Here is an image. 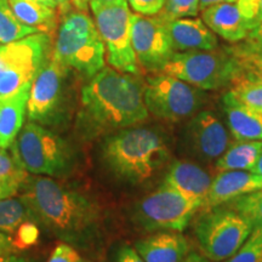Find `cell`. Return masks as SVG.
<instances>
[{
  "mask_svg": "<svg viewBox=\"0 0 262 262\" xmlns=\"http://www.w3.org/2000/svg\"><path fill=\"white\" fill-rule=\"evenodd\" d=\"M201 208L202 202L189 198L163 183L157 191L141 201L139 217L150 231L182 232Z\"/></svg>",
  "mask_w": 262,
  "mask_h": 262,
  "instance_id": "11",
  "label": "cell"
},
{
  "mask_svg": "<svg viewBox=\"0 0 262 262\" xmlns=\"http://www.w3.org/2000/svg\"><path fill=\"white\" fill-rule=\"evenodd\" d=\"M131 45L141 71L159 73L173 55L168 24L159 15L131 16Z\"/></svg>",
  "mask_w": 262,
  "mask_h": 262,
  "instance_id": "12",
  "label": "cell"
},
{
  "mask_svg": "<svg viewBox=\"0 0 262 262\" xmlns=\"http://www.w3.org/2000/svg\"><path fill=\"white\" fill-rule=\"evenodd\" d=\"M80 255L71 245L61 243L54 249L48 262H81Z\"/></svg>",
  "mask_w": 262,
  "mask_h": 262,
  "instance_id": "34",
  "label": "cell"
},
{
  "mask_svg": "<svg viewBox=\"0 0 262 262\" xmlns=\"http://www.w3.org/2000/svg\"><path fill=\"white\" fill-rule=\"evenodd\" d=\"M231 135L217 116L209 111L194 114L183 135L185 150L202 163H216L231 146Z\"/></svg>",
  "mask_w": 262,
  "mask_h": 262,
  "instance_id": "13",
  "label": "cell"
},
{
  "mask_svg": "<svg viewBox=\"0 0 262 262\" xmlns=\"http://www.w3.org/2000/svg\"><path fill=\"white\" fill-rule=\"evenodd\" d=\"M27 220H35V217L22 196L0 199V231L14 233L16 228Z\"/></svg>",
  "mask_w": 262,
  "mask_h": 262,
  "instance_id": "24",
  "label": "cell"
},
{
  "mask_svg": "<svg viewBox=\"0 0 262 262\" xmlns=\"http://www.w3.org/2000/svg\"><path fill=\"white\" fill-rule=\"evenodd\" d=\"M227 125L235 141H261L262 116L226 93L222 97Z\"/></svg>",
  "mask_w": 262,
  "mask_h": 262,
  "instance_id": "21",
  "label": "cell"
},
{
  "mask_svg": "<svg viewBox=\"0 0 262 262\" xmlns=\"http://www.w3.org/2000/svg\"><path fill=\"white\" fill-rule=\"evenodd\" d=\"M21 187L22 186L19 183L11 181H0V199L15 195Z\"/></svg>",
  "mask_w": 262,
  "mask_h": 262,
  "instance_id": "38",
  "label": "cell"
},
{
  "mask_svg": "<svg viewBox=\"0 0 262 262\" xmlns=\"http://www.w3.org/2000/svg\"><path fill=\"white\" fill-rule=\"evenodd\" d=\"M31 85L10 95H0V148H10L24 125Z\"/></svg>",
  "mask_w": 262,
  "mask_h": 262,
  "instance_id": "20",
  "label": "cell"
},
{
  "mask_svg": "<svg viewBox=\"0 0 262 262\" xmlns=\"http://www.w3.org/2000/svg\"><path fill=\"white\" fill-rule=\"evenodd\" d=\"M32 2H37V3H40V4H44V5L51 6V8L57 9V3L55 2V0H32Z\"/></svg>",
  "mask_w": 262,
  "mask_h": 262,
  "instance_id": "46",
  "label": "cell"
},
{
  "mask_svg": "<svg viewBox=\"0 0 262 262\" xmlns=\"http://www.w3.org/2000/svg\"><path fill=\"white\" fill-rule=\"evenodd\" d=\"M0 262H28V261L22 257L14 256V255H9V256H0Z\"/></svg>",
  "mask_w": 262,
  "mask_h": 262,
  "instance_id": "44",
  "label": "cell"
},
{
  "mask_svg": "<svg viewBox=\"0 0 262 262\" xmlns=\"http://www.w3.org/2000/svg\"><path fill=\"white\" fill-rule=\"evenodd\" d=\"M250 171L255 172V173H256V175L261 176V178H262V152H261L260 157H258V159H257L256 164H255V166L250 170Z\"/></svg>",
  "mask_w": 262,
  "mask_h": 262,
  "instance_id": "45",
  "label": "cell"
},
{
  "mask_svg": "<svg viewBox=\"0 0 262 262\" xmlns=\"http://www.w3.org/2000/svg\"><path fill=\"white\" fill-rule=\"evenodd\" d=\"M89 8L106 49V60L114 70L141 75L131 45V9L126 0H90Z\"/></svg>",
  "mask_w": 262,
  "mask_h": 262,
  "instance_id": "5",
  "label": "cell"
},
{
  "mask_svg": "<svg viewBox=\"0 0 262 262\" xmlns=\"http://www.w3.org/2000/svg\"><path fill=\"white\" fill-rule=\"evenodd\" d=\"M21 196L45 227L62 238L77 241L96 224L98 211L88 196L48 176L27 179Z\"/></svg>",
  "mask_w": 262,
  "mask_h": 262,
  "instance_id": "2",
  "label": "cell"
},
{
  "mask_svg": "<svg viewBox=\"0 0 262 262\" xmlns=\"http://www.w3.org/2000/svg\"><path fill=\"white\" fill-rule=\"evenodd\" d=\"M72 6L78 10H81V11H86L88 8H89L90 0H71Z\"/></svg>",
  "mask_w": 262,
  "mask_h": 262,
  "instance_id": "42",
  "label": "cell"
},
{
  "mask_svg": "<svg viewBox=\"0 0 262 262\" xmlns=\"http://www.w3.org/2000/svg\"><path fill=\"white\" fill-rule=\"evenodd\" d=\"M238 66L239 73L251 79L262 81V51L244 48L241 42L227 48Z\"/></svg>",
  "mask_w": 262,
  "mask_h": 262,
  "instance_id": "28",
  "label": "cell"
},
{
  "mask_svg": "<svg viewBox=\"0 0 262 262\" xmlns=\"http://www.w3.org/2000/svg\"><path fill=\"white\" fill-rule=\"evenodd\" d=\"M12 11L22 24L52 37L60 25V12L56 8L32 2V0H9Z\"/></svg>",
  "mask_w": 262,
  "mask_h": 262,
  "instance_id": "22",
  "label": "cell"
},
{
  "mask_svg": "<svg viewBox=\"0 0 262 262\" xmlns=\"http://www.w3.org/2000/svg\"><path fill=\"white\" fill-rule=\"evenodd\" d=\"M51 50V37L40 32L0 44V95L14 94L32 84Z\"/></svg>",
  "mask_w": 262,
  "mask_h": 262,
  "instance_id": "7",
  "label": "cell"
},
{
  "mask_svg": "<svg viewBox=\"0 0 262 262\" xmlns=\"http://www.w3.org/2000/svg\"><path fill=\"white\" fill-rule=\"evenodd\" d=\"M135 249L145 262H183L191 245L181 232H164L141 239Z\"/></svg>",
  "mask_w": 262,
  "mask_h": 262,
  "instance_id": "19",
  "label": "cell"
},
{
  "mask_svg": "<svg viewBox=\"0 0 262 262\" xmlns=\"http://www.w3.org/2000/svg\"><path fill=\"white\" fill-rule=\"evenodd\" d=\"M253 228L237 211L217 206L203 215L196 224L195 233L205 257L211 262H224L243 245Z\"/></svg>",
  "mask_w": 262,
  "mask_h": 262,
  "instance_id": "10",
  "label": "cell"
},
{
  "mask_svg": "<svg viewBox=\"0 0 262 262\" xmlns=\"http://www.w3.org/2000/svg\"><path fill=\"white\" fill-rule=\"evenodd\" d=\"M183 262H211V261L209 260V258L202 256V255H199V254L189 253Z\"/></svg>",
  "mask_w": 262,
  "mask_h": 262,
  "instance_id": "41",
  "label": "cell"
},
{
  "mask_svg": "<svg viewBox=\"0 0 262 262\" xmlns=\"http://www.w3.org/2000/svg\"><path fill=\"white\" fill-rule=\"evenodd\" d=\"M148 113L140 75L103 67L81 90L80 119L93 131L136 126Z\"/></svg>",
  "mask_w": 262,
  "mask_h": 262,
  "instance_id": "1",
  "label": "cell"
},
{
  "mask_svg": "<svg viewBox=\"0 0 262 262\" xmlns=\"http://www.w3.org/2000/svg\"><path fill=\"white\" fill-rule=\"evenodd\" d=\"M28 171L19 162L14 145L8 148H0V181H11L24 186L28 179Z\"/></svg>",
  "mask_w": 262,
  "mask_h": 262,
  "instance_id": "29",
  "label": "cell"
},
{
  "mask_svg": "<svg viewBox=\"0 0 262 262\" xmlns=\"http://www.w3.org/2000/svg\"><path fill=\"white\" fill-rule=\"evenodd\" d=\"M14 148L24 168L34 175H62L72 159L67 143L60 136L33 122L19 131Z\"/></svg>",
  "mask_w": 262,
  "mask_h": 262,
  "instance_id": "9",
  "label": "cell"
},
{
  "mask_svg": "<svg viewBox=\"0 0 262 262\" xmlns=\"http://www.w3.org/2000/svg\"><path fill=\"white\" fill-rule=\"evenodd\" d=\"M102 156L117 176L131 183L152 178L165 165L170 150L165 140L148 127L122 130L104 142Z\"/></svg>",
  "mask_w": 262,
  "mask_h": 262,
  "instance_id": "3",
  "label": "cell"
},
{
  "mask_svg": "<svg viewBox=\"0 0 262 262\" xmlns=\"http://www.w3.org/2000/svg\"><path fill=\"white\" fill-rule=\"evenodd\" d=\"M199 11V0H165L163 9L157 15L165 21H172L178 18L196 17Z\"/></svg>",
  "mask_w": 262,
  "mask_h": 262,
  "instance_id": "31",
  "label": "cell"
},
{
  "mask_svg": "<svg viewBox=\"0 0 262 262\" xmlns=\"http://www.w3.org/2000/svg\"><path fill=\"white\" fill-rule=\"evenodd\" d=\"M57 3V9L60 12V16L64 15L72 9V2L71 0H55Z\"/></svg>",
  "mask_w": 262,
  "mask_h": 262,
  "instance_id": "40",
  "label": "cell"
},
{
  "mask_svg": "<svg viewBox=\"0 0 262 262\" xmlns=\"http://www.w3.org/2000/svg\"><path fill=\"white\" fill-rule=\"evenodd\" d=\"M118 262H145L143 258L140 256L136 249L131 247H123L118 254Z\"/></svg>",
  "mask_w": 262,
  "mask_h": 262,
  "instance_id": "37",
  "label": "cell"
},
{
  "mask_svg": "<svg viewBox=\"0 0 262 262\" xmlns=\"http://www.w3.org/2000/svg\"><path fill=\"white\" fill-rule=\"evenodd\" d=\"M68 68L52 55V50L31 85L27 116L31 120L44 122L56 112L63 95Z\"/></svg>",
  "mask_w": 262,
  "mask_h": 262,
  "instance_id": "14",
  "label": "cell"
},
{
  "mask_svg": "<svg viewBox=\"0 0 262 262\" xmlns=\"http://www.w3.org/2000/svg\"><path fill=\"white\" fill-rule=\"evenodd\" d=\"M16 251L17 250L12 244L11 237H8L4 233H0V256H9V255L15 254Z\"/></svg>",
  "mask_w": 262,
  "mask_h": 262,
  "instance_id": "39",
  "label": "cell"
},
{
  "mask_svg": "<svg viewBox=\"0 0 262 262\" xmlns=\"http://www.w3.org/2000/svg\"><path fill=\"white\" fill-rule=\"evenodd\" d=\"M170 41L175 52L214 50L219 47L217 35L202 18L185 17L166 21Z\"/></svg>",
  "mask_w": 262,
  "mask_h": 262,
  "instance_id": "17",
  "label": "cell"
},
{
  "mask_svg": "<svg viewBox=\"0 0 262 262\" xmlns=\"http://www.w3.org/2000/svg\"><path fill=\"white\" fill-rule=\"evenodd\" d=\"M34 33L39 32L19 21L9 0H0V44H9Z\"/></svg>",
  "mask_w": 262,
  "mask_h": 262,
  "instance_id": "26",
  "label": "cell"
},
{
  "mask_svg": "<svg viewBox=\"0 0 262 262\" xmlns=\"http://www.w3.org/2000/svg\"><path fill=\"white\" fill-rule=\"evenodd\" d=\"M225 2H229V0H199V6H201V11L204 10L209 6L219 4V3H225Z\"/></svg>",
  "mask_w": 262,
  "mask_h": 262,
  "instance_id": "43",
  "label": "cell"
},
{
  "mask_svg": "<svg viewBox=\"0 0 262 262\" xmlns=\"http://www.w3.org/2000/svg\"><path fill=\"white\" fill-rule=\"evenodd\" d=\"M251 15L253 29L262 22V0H244Z\"/></svg>",
  "mask_w": 262,
  "mask_h": 262,
  "instance_id": "36",
  "label": "cell"
},
{
  "mask_svg": "<svg viewBox=\"0 0 262 262\" xmlns=\"http://www.w3.org/2000/svg\"><path fill=\"white\" fill-rule=\"evenodd\" d=\"M228 93L244 106L262 116V81L238 73L229 85Z\"/></svg>",
  "mask_w": 262,
  "mask_h": 262,
  "instance_id": "25",
  "label": "cell"
},
{
  "mask_svg": "<svg viewBox=\"0 0 262 262\" xmlns=\"http://www.w3.org/2000/svg\"><path fill=\"white\" fill-rule=\"evenodd\" d=\"M81 262H85V261H81Z\"/></svg>",
  "mask_w": 262,
  "mask_h": 262,
  "instance_id": "47",
  "label": "cell"
},
{
  "mask_svg": "<svg viewBox=\"0 0 262 262\" xmlns=\"http://www.w3.org/2000/svg\"><path fill=\"white\" fill-rule=\"evenodd\" d=\"M162 73L208 91L229 86L239 70L227 48L224 50L216 48L214 50L173 52Z\"/></svg>",
  "mask_w": 262,
  "mask_h": 262,
  "instance_id": "6",
  "label": "cell"
},
{
  "mask_svg": "<svg viewBox=\"0 0 262 262\" xmlns=\"http://www.w3.org/2000/svg\"><path fill=\"white\" fill-rule=\"evenodd\" d=\"M262 189V178L247 170H228L217 172L211 183L210 191L203 202V209H214L225 205L232 199L247 193Z\"/></svg>",
  "mask_w": 262,
  "mask_h": 262,
  "instance_id": "16",
  "label": "cell"
},
{
  "mask_svg": "<svg viewBox=\"0 0 262 262\" xmlns=\"http://www.w3.org/2000/svg\"><path fill=\"white\" fill-rule=\"evenodd\" d=\"M52 55L70 71L89 78L104 67L106 49L86 11L74 8L61 16Z\"/></svg>",
  "mask_w": 262,
  "mask_h": 262,
  "instance_id": "4",
  "label": "cell"
},
{
  "mask_svg": "<svg viewBox=\"0 0 262 262\" xmlns=\"http://www.w3.org/2000/svg\"><path fill=\"white\" fill-rule=\"evenodd\" d=\"M204 90L166 73H152L145 80V102L149 113L166 122L192 118L205 102Z\"/></svg>",
  "mask_w": 262,
  "mask_h": 262,
  "instance_id": "8",
  "label": "cell"
},
{
  "mask_svg": "<svg viewBox=\"0 0 262 262\" xmlns=\"http://www.w3.org/2000/svg\"><path fill=\"white\" fill-rule=\"evenodd\" d=\"M262 152L261 141H235L215 163L216 171L247 170L250 171Z\"/></svg>",
  "mask_w": 262,
  "mask_h": 262,
  "instance_id": "23",
  "label": "cell"
},
{
  "mask_svg": "<svg viewBox=\"0 0 262 262\" xmlns=\"http://www.w3.org/2000/svg\"><path fill=\"white\" fill-rule=\"evenodd\" d=\"M202 19L216 35L232 44L243 41L253 31L251 15L244 0H229L202 10Z\"/></svg>",
  "mask_w": 262,
  "mask_h": 262,
  "instance_id": "15",
  "label": "cell"
},
{
  "mask_svg": "<svg viewBox=\"0 0 262 262\" xmlns=\"http://www.w3.org/2000/svg\"><path fill=\"white\" fill-rule=\"evenodd\" d=\"M11 241L17 251L27 250V249L34 247L39 241V227L34 220L22 222L16 228L14 235L11 237Z\"/></svg>",
  "mask_w": 262,
  "mask_h": 262,
  "instance_id": "32",
  "label": "cell"
},
{
  "mask_svg": "<svg viewBox=\"0 0 262 262\" xmlns=\"http://www.w3.org/2000/svg\"><path fill=\"white\" fill-rule=\"evenodd\" d=\"M226 208L237 211L247 219L254 228L262 226V189L239 195L226 203Z\"/></svg>",
  "mask_w": 262,
  "mask_h": 262,
  "instance_id": "27",
  "label": "cell"
},
{
  "mask_svg": "<svg viewBox=\"0 0 262 262\" xmlns=\"http://www.w3.org/2000/svg\"><path fill=\"white\" fill-rule=\"evenodd\" d=\"M224 262H262V226L253 228L243 245Z\"/></svg>",
  "mask_w": 262,
  "mask_h": 262,
  "instance_id": "30",
  "label": "cell"
},
{
  "mask_svg": "<svg viewBox=\"0 0 262 262\" xmlns=\"http://www.w3.org/2000/svg\"><path fill=\"white\" fill-rule=\"evenodd\" d=\"M130 9L135 14L143 16H155L163 9L165 0H126Z\"/></svg>",
  "mask_w": 262,
  "mask_h": 262,
  "instance_id": "33",
  "label": "cell"
},
{
  "mask_svg": "<svg viewBox=\"0 0 262 262\" xmlns=\"http://www.w3.org/2000/svg\"><path fill=\"white\" fill-rule=\"evenodd\" d=\"M211 175L196 163L188 160H178L172 163L166 173L164 185L169 186L182 194L204 202L210 191L212 183Z\"/></svg>",
  "mask_w": 262,
  "mask_h": 262,
  "instance_id": "18",
  "label": "cell"
},
{
  "mask_svg": "<svg viewBox=\"0 0 262 262\" xmlns=\"http://www.w3.org/2000/svg\"><path fill=\"white\" fill-rule=\"evenodd\" d=\"M241 44L250 50L262 51V22L249 33L248 37L241 41Z\"/></svg>",
  "mask_w": 262,
  "mask_h": 262,
  "instance_id": "35",
  "label": "cell"
}]
</instances>
